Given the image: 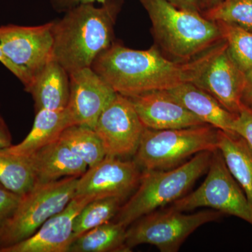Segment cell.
<instances>
[{
	"mask_svg": "<svg viewBox=\"0 0 252 252\" xmlns=\"http://www.w3.org/2000/svg\"><path fill=\"white\" fill-rule=\"evenodd\" d=\"M215 47L193 61L177 62L162 54L157 45L135 50L112 43L96 58L91 68L117 94L132 97L193 83Z\"/></svg>",
	"mask_w": 252,
	"mask_h": 252,
	"instance_id": "1",
	"label": "cell"
},
{
	"mask_svg": "<svg viewBox=\"0 0 252 252\" xmlns=\"http://www.w3.org/2000/svg\"><path fill=\"white\" fill-rule=\"evenodd\" d=\"M123 0H107L100 6L84 4L53 21V60L70 74L91 67L113 43L114 26Z\"/></svg>",
	"mask_w": 252,
	"mask_h": 252,
	"instance_id": "2",
	"label": "cell"
},
{
	"mask_svg": "<svg viewBox=\"0 0 252 252\" xmlns=\"http://www.w3.org/2000/svg\"><path fill=\"white\" fill-rule=\"evenodd\" d=\"M152 24L156 45L177 62H189L223 40L218 25L201 14L180 9L167 0H138Z\"/></svg>",
	"mask_w": 252,
	"mask_h": 252,
	"instance_id": "3",
	"label": "cell"
},
{
	"mask_svg": "<svg viewBox=\"0 0 252 252\" xmlns=\"http://www.w3.org/2000/svg\"><path fill=\"white\" fill-rule=\"evenodd\" d=\"M212 153L200 152L170 170L144 171L135 193L121 206L114 221L127 228L141 217L183 197L207 171Z\"/></svg>",
	"mask_w": 252,
	"mask_h": 252,
	"instance_id": "4",
	"label": "cell"
},
{
	"mask_svg": "<svg viewBox=\"0 0 252 252\" xmlns=\"http://www.w3.org/2000/svg\"><path fill=\"white\" fill-rule=\"evenodd\" d=\"M218 149V129L204 125L185 128H144L134 161L144 171L170 170L192 156Z\"/></svg>",
	"mask_w": 252,
	"mask_h": 252,
	"instance_id": "5",
	"label": "cell"
},
{
	"mask_svg": "<svg viewBox=\"0 0 252 252\" xmlns=\"http://www.w3.org/2000/svg\"><path fill=\"white\" fill-rule=\"evenodd\" d=\"M78 177L36 184L21 195L16 210L0 229V251L26 240L74 198Z\"/></svg>",
	"mask_w": 252,
	"mask_h": 252,
	"instance_id": "6",
	"label": "cell"
},
{
	"mask_svg": "<svg viewBox=\"0 0 252 252\" xmlns=\"http://www.w3.org/2000/svg\"><path fill=\"white\" fill-rule=\"evenodd\" d=\"M207 171L203 183L192 193L172 203L170 208L185 212L209 207L238 217L252 225V209L248 198L230 173L219 149L212 153Z\"/></svg>",
	"mask_w": 252,
	"mask_h": 252,
	"instance_id": "7",
	"label": "cell"
},
{
	"mask_svg": "<svg viewBox=\"0 0 252 252\" xmlns=\"http://www.w3.org/2000/svg\"><path fill=\"white\" fill-rule=\"evenodd\" d=\"M223 215L205 210L186 215L170 208L141 217L126 229V243L132 250L137 245H154L161 252H178L187 238L201 225L215 221Z\"/></svg>",
	"mask_w": 252,
	"mask_h": 252,
	"instance_id": "8",
	"label": "cell"
},
{
	"mask_svg": "<svg viewBox=\"0 0 252 252\" xmlns=\"http://www.w3.org/2000/svg\"><path fill=\"white\" fill-rule=\"evenodd\" d=\"M144 128L130 99L117 94L99 116L94 130L106 157L122 158L135 155Z\"/></svg>",
	"mask_w": 252,
	"mask_h": 252,
	"instance_id": "9",
	"label": "cell"
},
{
	"mask_svg": "<svg viewBox=\"0 0 252 252\" xmlns=\"http://www.w3.org/2000/svg\"><path fill=\"white\" fill-rule=\"evenodd\" d=\"M52 22L0 26V47L10 62L34 79L53 60Z\"/></svg>",
	"mask_w": 252,
	"mask_h": 252,
	"instance_id": "10",
	"label": "cell"
},
{
	"mask_svg": "<svg viewBox=\"0 0 252 252\" xmlns=\"http://www.w3.org/2000/svg\"><path fill=\"white\" fill-rule=\"evenodd\" d=\"M141 176L134 160L106 157L79 177L74 198H117L124 201L137 189Z\"/></svg>",
	"mask_w": 252,
	"mask_h": 252,
	"instance_id": "11",
	"label": "cell"
},
{
	"mask_svg": "<svg viewBox=\"0 0 252 252\" xmlns=\"http://www.w3.org/2000/svg\"><path fill=\"white\" fill-rule=\"evenodd\" d=\"M245 83V73L235 63L223 40L217 44L193 84L211 94L227 110L238 114L245 107L242 103Z\"/></svg>",
	"mask_w": 252,
	"mask_h": 252,
	"instance_id": "12",
	"label": "cell"
},
{
	"mask_svg": "<svg viewBox=\"0 0 252 252\" xmlns=\"http://www.w3.org/2000/svg\"><path fill=\"white\" fill-rule=\"evenodd\" d=\"M69 80L70 94L67 108L74 124L94 129L117 93L91 67L72 73Z\"/></svg>",
	"mask_w": 252,
	"mask_h": 252,
	"instance_id": "13",
	"label": "cell"
},
{
	"mask_svg": "<svg viewBox=\"0 0 252 252\" xmlns=\"http://www.w3.org/2000/svg\"><path fill=\"white\" fill-rule=\"evenodd\" d=\"M90 201L91 199L84 197L73 198L62 211L46 220L34 234L0 252H68L74 240V219Z\"/></svg>",
	"mask_w": 252,
	"mask_h": 252,
	"instance_id": "14",
	"label": "cell"
},
{
	"mask_svg": "<svg viewBox=\"0 0 252 252\" xmlns=\"http://www.w3.org/2000/svg\"><path fill=\"white\" fill-rule=\"evenodd\" d=\"M146 128H185L204 125L167 90L150 91L128 97Z\"/></svg>",
	"mask_w": 252,
	"mask_h": 252,
	"instance_id": "15",
	"label": "cell"
},
{
	"mask_svg": "<svg viewBox=\"0 0 252 252\" xmlns=\"http://www.w3.org/2000/svg\"><path fill=\"white\" fill-rule=\"evenodd\" d=\"M28 158L35 177V185L54 182L62 177H79L89 167L59 139Z\"/></svg>",
	"mask_w": 252,
	"mask_h": 252,
	"instance_id": "16",
	"label": "cell"
},
{
	"mask_svg": "<svg viewBox=\"0 0 252 252\" xmlns=\"http://www.w3.org/2000/svg\"><path fill=\"white\" fill-rule=\"evenodd\" d=\"M185 108L205 124L230 133L238 114L225 109L213 97L193 84L188 82L167 90Z\"/></svg>",
	"mask_w": 252,
	"mask_h": 252,
	"instance_id": "17",
	"label": "cell"
},
{
	"mask_svg": "<svg viewBox=\"0 0 252 252\" xmlns=\"http://www.w3.org/2000/svg\"><path fill=\"white\" fill-rule=\"evenodd\" d=\"M26 92L32 97L36 112L66 109L70 94L69 74L52 60L34 77Z\"/></svg>",
	"mask_w": 252,
	"mask_h": 252,
	"instance_id": "18",
	"label": "cell"
},
{
	"mask_svg": "<svg viewBox=\"0 0 252 252\" xmlns=\"http://www.w3.org/2000/svg\"><path fill=\"white\" fill-rule=\"evenodd\" d=\"M72 125L76 124L67 108L38 111L31 132L26 138L19 144L5 149L10 153L29 157L39 149L59 140L63 131Z\"/></svg>",
	"mask_w": 252,
	"mask_h": 252,
	"instance_id": "19",
	"label": "cell"
},
{
	"mask_svg": "<svg viewBox=\"0 0 252 252\" xmlns=\"http://www.w3.org/2000/svg\"><path fill=\"white\" fill-rule=\"evenodd\" d=\"M218 149L230 173L246 195L252 209V149L236 132L218 129Z\"/></svg>",
	"mask_w": 252,
	"mask_h": 252,
	"instance_id": "20",
	"label": "cell"
},
{
	"mask_svg": "<svg viewBox=\"0 0 252 252\" xmlns=\"http://www.w3.org/2000/svg\"><path fill=\"white\" fill-rule=\"evenodd\" d=\"M127 228L116 221L99 225L73 240L68 252H128L126 243Z\"/></svg>",
	"mask_w": 252,
	"mask_h": 252,
	"instance_id": "21",
	"label": "cell"
},
{
	"mask_svg": "<svg viewBox=\"0 0 252 252\" xmlns=\"http://www.w3.org/2000/svg\"><path fill=\"white\" fill-rule=\"evenodd\" d=\"M0 183L20 195L31 190L35 185V177L28 158L0 148Z\"/></svg>",
	"mask_w": 252,
	"mask_h": 252,
	"instance_id": "22",
	"label": "cell"
},
{
	"mask_svg": "<svg viewBox=\"0 0 252 252\" xmlns=\"http://www.w3.org/2000/svg\"><path fill=\"white\" fill-rule=\"evenodd\" d=\"M59 140L91 167L106 157L103 146L95 131L87 126L72 125L67 127Z\"/></svg>",
	"mask_w": 252,
	"mask_h": 252,
	"instance_id": "23",
	"label": "cell"
},
{
	"mask_svg": "<svg viewBox=\"0 0 252 252\" xmlns=\"http://www.w3.org/2000/svg\"><path fill=\"white\" fill-rule=\"evenodd\" d=\"M123 200L117 198L94 199L86 204L74 220V240L88 230L108 223L114 219Z\"/></svg>",
	"mask_w": 252,
	"mask_h": 252,
	"instance_id": "24",
	"label": "cell"
},
{
	"mask_svg": "<svg viewBox=\"0 0 252 252\" xmlns=\"http://www.w3.org/2000/svg\"><path fill=\"white\" fill-rule=\"evenodd\" d=\"M216 23L230 56L243 72H248L252 69V32L232 23Z\"/></svg>",
	"mask_w": 252,
	"mask_h": 252,
	"instance_id": "25",
	"label": "cell"
},
{
	"mask_svg": "<svg viewBox=\"0 0 252 252\" xmlns=\"http://www.w3.org/2000/svg\"><path fill=\"white\" fill-rule=\"evenodd\" d=\"M202 15L210 21L232 23L252 32V0H222Z\"/></svg>",
	"mask_w": 252,
	"mask_h": 252,
	"instance_id": "26",
	"label": "cell"
},
{
	"mask_svg": "<svg viewBox=\"0 0 252 252\" xmlns=\"http://www.w3.org/2000/svg\"><path fill=\"white\" fill-rule=\"evenodd\" d=\"M21 195L0 186V229L17 207Z\"/></svg>",
	"mask_w": 252,
	"mask_h": 252,
	"instance_id": "27",
	"label": "cell"
},
{
	"mask_svg": "<svg viewBox=\"0 0 252 252\" xmlns=\"http://www.w3.org/2000/svg\"><path fill=\"white\" fill-rule=\"evenodd\" d=\"M233 132L242 136L252 149V112L244 107L243 110L237 115Z\"/></svg>",
	"mask_w": 252,
	"mask_h": 252,
	"instance_id": "28",
	"label": "cell"
},
{
	"mask_svg": "<svg viewBox=\"0 0 252 252\" xmlns=\"http://www.w3.org/2000/svg\"><path fill=\"white\" fill-rule=\"evenodd\" d=\"M0 63L4 66L6 69H9L10 72L12 73L14 75L16 76V77L21 81L23 86H24L25 90L27 91L29 89L30 86H31L32 83L33 79H32L31 77L21 69L15 66L12 63L10 62L9 59L6 58L4 53H3L2 50L0 47Z\"/></svg>",
	"mask_w": 252,
	"mask_h": 252,
	"instance_id": "29",
	"label": "cell"
},
{
	"mask_svg": "<svg viewBox=\"0 0 252 252\" xmlns=\"http://www.w3.org/2000/svg\"><path fill=\"white\" fill-rule=\"evenodd\" d=\"M53 7L59 12H66L69 10L84 4H103L107 0H49Z\"/></svg>",
	"mask_w": 252,
	"mask_h": 252,
	"instance_id": "30",
	"label": "cell"
},
{
	"mask_svg": "<svg viewBox=\"0 0 252 252\" xmlns=\"http://www.w3.org/2000/svg\"><path fill=\"white\" fill-rule=\"evenodd\" d=\"M180 9L202 14L201 0H167Z\"/></svg>",
	"mask_w": 252,
	"mask_h": 252,
	"instance_id": "31",
	"label": "cell"
},
{
	"mask_svg": "<svg viewBox=\"0 0 252 252\" xmlns=\"http://www.w3.org/2000/svg\"><path fill=\"white\" fill-rule=\"evenodd\" d=\"M242 103L247 109L252 107V69L245 73V87L242 97Z\"/></svg>",
	"mask_w": 252,
	"mask_h": 252,
	"instance_id": "32",
	"label": "cell"
},
{
	"mask_svg": "<svg viewBox=\"0 0 252 252\" xmlns=\"http://www.w3.org/2000/svg\"><path fill=\"white\" fill-rule=\"evenodd\" d=\"M12 144V136L6 122L0 114V148L5 149Z\"/></svg>",
	"mask_w": 252,
	"mask_h": 252,
	"instance_id": "33",
	"label": "cell"
},
{
	"mask_svg": "<svg viewBox=\"0 0 252 252\" xmlns=\"http://www.w3.org/2000/svg\"><path fill=\"white\" fill-rule=\"evenodd\" d=\"M222 0H201L202 13L212 8L215 7L217 4L221 2Z\"/></svg>",
	"mask_w": 252,
	"mask_h": 252,
	"instance_id": "34",
	"label": "cell"
},
{
	"mask_svg": "<svg viewBox=\"0 0 252 252\" xmlns=\"http://www.w3.org/2000/svg\"><path fill=\"white\" fill-rule=\"evenodd\" d=\"M249 110H250V111H251V112H252V107H251V108L249 109Z\"/></svg>",
	"mask_w": 252,
	"mask_h": 252,
	"instance_id": "35",
	"label": "cell"
},
{
	"mask_svg": "<svg viewBox=\"0 0 252 252\" xmlns=\"http://www.w3.org/2000/svg\"><path fill=\"white\" fill-rule=\"evenodd\" d=\"M0 186H2V185H1V183H0Z\"/></svg>",
	"mask_w": 252,
	"mask_h": 252,
	"instance_id": "36",
	"label": "cell"
}]
</instances>
